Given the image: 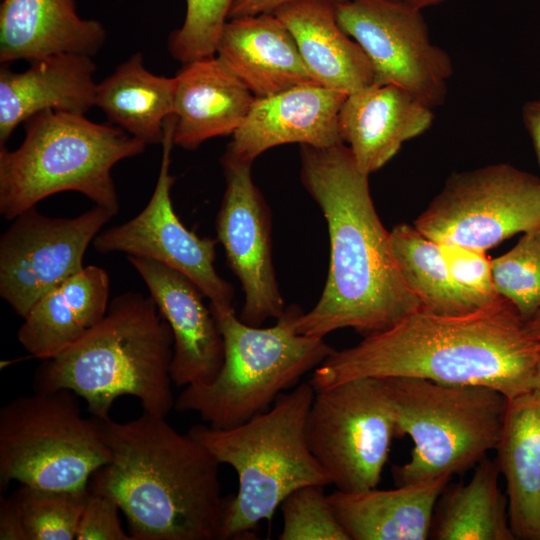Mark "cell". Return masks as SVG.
Listing matches in <instances>:
<instances>
[{"mask_svg":"<svg viewBox=\"0 0 540 540\" xmlns=\"http://www.w3.org/2000/svg\"><path fill=\"white\" fill-rule=\"evenodd\" d=\"M301 181L326 219L330 241L327 280L317 304L296 319L299 334L324 338L353 328L381 332L421 310L405 283L374 207L368 174L341 142L301 145Z\"/></svg>","mask_w":540,"mask_h":540,"instance_id":"6da1fadb","label":"cell"},{"mask_svg":"<svg viewBox=\"0 0 540 540\" xmlns=\"http://www.w3.org/2000/svg\"><path fill=\"white\" fill-rule=\"evenodd\" d=\"M540 343L504 298L464 315L423 310L335 350L315 368V391L360 378L408 377L496 389L509 399L533 390Z\"/></svg>","mask_w":540,"mask_h":540,"instance_id":"7a4b0ae2","label":"cell"},{"mask_svg":"<svg viewBox=\"0 0 540 540\" xmlns=\"http://www.w3.org/2000/svg\"><path fill=\"white\" fill-rule=\"evenodd\" d=\"M166 417L102 421L112 458L90 489L111 497L126 516L132 540H221L228 496L218 460Z\"/></svg>","mask_w":540,"mask_h":540,"instance_id":"3957f363","label":"cell"},{"mask_svg":"<svg viewBox=\"0 0 540 540\" xmlns=\"http://www.w3.org/2000/svg\"><path fill=\"white\" fill-rule=\"evenodd\" d=\"M172 330L151 296L115 297L104 318L81 339L35 372V392L66 389L82 397L93 417L110 418L114 401L137 398L143 412L166 417L172 392Z\"/></svg>","mask_w":540,"mask_h":540,"instance_id":"277c9868","label":"cell"},{"mask_svg":"<svg viewBox=\"0 0 540 540\" xmlns=\"http://www.w3.org/2000/svg\"><path fill=\"white\" fill-rule=\"evenodd\" d=\"M315 393L311 382H302L240 425H194L188 430L238 476V492L228 496L221 540L255 536L258 524L271 521L291 492L305 485L331 484L306 440V420Z\"/></svg>","mask_w":540,"mask_h":540,"instance_id":"5b68a950","label":"cell"},{"mask_svg":"<svg viewBox=\"0 0 540 540\" xmlns=\"http://www.w3.org/2000/svg\"><path fill=\"white\" fill-rule=\"evenodd\" d=\"M25 123L18 148L0 147V214L13 220L50 195L74 191L116 215L111 170L146 144L120 127L79 114L44 111Z\"/></svg>","mask_w":540,"mask_h":540,"instance_id":"8992f818","label":"cell"},{"mask_svg":"<svg viewBox=\"0 0 540 540\" xmlns=\"http://www.w3.org/2000/svg\"><path fill=\"white\" fill-rule=\"evenodd\" d=\"M209 308L224 340L223 365L210 383L186 386L175 408L199 413L212 427H234L265 412L334 351L324 338L295 331L303 312L296 305L266 328L244 323L233 306Z\"/></svg>","mask_w":540,"mask_h":540,"instance_id":"52a82bcc","label":"cell"},{"mask_svg":"<svg viewBox=\"0 0 540 540\" xmlns=\"http://www.w3.org/2000/svg\"><path fill=\"white\" fill-rule=\"evenodd\" d=\"M392 397L396 437L408 435L411 458L392 469L397 486L462 473L496 449L509 398L486 386L384 378Z\"/></svg>","mask_w":540,"mask_h":540,"instance_id":"ba28073f","label":"cell"},{"mask_svg":"<svg viewBox=\"0 0 540 540\" xmlns=\"http://www.w3.org/2000/svg\"><path fill=\"white\" fill-rule=\"evenodd\" d=\"M112 458L103 423L81 414L76 394L34 392L0 409V485L84 490Z\"/></svg>","mask_w":540,"mask_h":540,"instance_id":"9c48e42d","label":"cell"},{"mask_svg":"<svg viewBox=\"0 0 540 540\" xmlns=\"http://www.w3.org/2000/svg\"><path fill=\"white\" fill-rule=\"evenodd\" d=\"M394 437V406L384 378L350 379L315 393L306 440L337 490L376 488Z\"/></svg>","mask_w":540,"mask_h":540,"instance_id":"30bf717a","label":"cell"},{"mask_svg":"<svg viewBox=\"0 0 540 540\" xmlns=\"http://www.w3.org/2000/svg\"><path fill=\"white\" fill-rule=\"evenodd\" d=\"M414 226L438 243L487 252L540 228V179L505 163L454 173Z\"/></svg>","mask_w":540,"mask_h":540,"instance_id":"8fae6325","label":"cell"},{"mask_svg":"<svg viewBox=\"0 0 540 540\" xmlns=\"http://www.w3.org/2000/svg\"><path fill=\"white\" fill-rule=\"evenodd\" d=\"M333 3L340 27L367 56L375 85L398 86L432 109L444 103L453 64L431 41L422 10L394 0Z\"/></svg>","mask_w":540,"mask_h":540,"instance_id":"7c38bea8","label":"cell"},{"mask_svg":"<svg viewBox=\"0 0 540 540\" xmlns=\"http://www.w3.org/2000/svg\"><path fill=\"white\" fill-rule=\"evenodd\" d=\"M96 205L74 218H54L32 207L0 238V296L22 318L49 290L81 271L85 252L114 216Z\"/></svg>","mask_w":540,"mask_h":540,"instance_id":"4fadbf2b","label":"cell"},{"mask_svg":"<svg viewBox=\"0 0 540 540\" xmlns=\"http://www.w3.org/2000/svg\"><path fill=\"white\" fill-rule=\"evenodd\" d=\"M174 122L173 115L165 121L159 175L146 207L131 220L100 232L92 244L101 254L124 252L166 265L191 280L211 305L231 307L233 287L214 266L217 241L190 231L173 208L170 192L175 178L169 170Z\"/></svg>","mask_w":540,"mask_h":540,"instance_id":"5bb4252c","label":"cell"},{"mask_svg":"<svg viewBox=\"0 0 540 540\" xmlns=\"http://www.w3.org/2000/svg\"><path fill=\"white\" fill-rule=\"evenodd\" d=\"M226 189L216 219L218 240L244 292L240 319L260 326L285 311L272 261L271 215L251 175L252 163L223 155Z\"/></svg>","mask_w":540,"mask_h":540,"instance_id":"9a60e30c","label":"cell"},{"mask_svg":"<svg viewBox=\"0 0 540 540\" xmlns=\"http://www.w3.org/2000/svg\"><path fill=\"white\" fill-rule=\"evenodd\" d=\"M174 339L171 378L176 386L208 384L224 362V340L203 293L187 277L157 261L128 255Z\"/></svg>","mask_w":540,"mask_h":540,"instance_id":"2e32d148","label":"cell"},{"mask_svg":"<svg viewBox=\"0 0 540 540\" xmlns=\"http://www.w3.org/2000/svg\"><path fill=\"white\" fill-rule=\"evenodd\" d=\"M346 97L344 93L307 84L256 98L224 154L253 163L266 150L283 144L324 148L341 143L338 119Z\"/></svg>","mask_w":540,"mask_h":540,"instance_id":"e0dca14e","label":"cell"},{"mask_svg":"<svg viewBox=\"0 0 540 540\" xmlns=\"http://www.w3.org/2000/svg\"><path fill=\"white\" fill-rule=\"evenodd\" d=\"M433 120V109L406 90L373 84L347 95L338 126L342 142L369 175L391 160L404 142L428 130Z\"/></svg>","mask_w":540,"mask_h":540,"instance_id":"ac0fdd59","label":"cell"},{"mask_svg":"<svg viewBox=\"0 0 540 540\" xmlns=\"http://www.w3.org/2000/svg\"><path fill=\"white\" fill-rule=\"evenodd\" d=\"M91 56L63 53L36 59L22 72L0 70V145L16 127L44 111L84 115L95 106Z\"/></svg>","mask_w":540,"mask_h":540,"instance_id":"d6986e66","label":"cell"},{"mask_svg":"<svg viewBox=\"0 0 540 540\" xmlns=\"http://www.w3.org/2000/svg\"><path fill=\"white\" fill-rule=\"evenodd\" d=\"M175 81L173 142L187 150L234 134L256 100L218 56L185 63Z\"/></svg>","mask_w":540,"mask_h":540,"instance_id":"ffe728a7","label":"cell"},{"mask_svg":"<svg viewBox=\"0 0 540 540\" xmlns=\"http://www.w3.org/2000/svg\"><path fill=\"white\" fill-rule=\"evenodd\" d=\"M216 53L256 98L317 84L293 35L274 13L228 19Z\"/></svg>","mask_w":540,"mask_h":540,"instance_id":"44dd1931","label":"cell"},{"mask_svg":"<svg viewBox=\"0 0 540 540\" xmlns=\"http://www.w3.org/2000/svg\"><path fill=\"white\" fill-rule=\"evenodd\" d=\"M105 36L99 21L78 15L74 0H3L0 6L2 63L63 53L92 56Z\"/></svg>","mask_w":540,"mask_h":540,"instance_id":"7402d4cb","label":"cell"},{"mask_svg":"<svg viewBox=\"0 0 540 540\" xmlns=\"http://www.w3.org/2000/svg\"><path fill=\"white\" fill-rule=\"evenodd\" d=\"M274 13L293 35L315 82L346 95L374 84L372 66L362 48L337 22L331 0H296Z\"/></svg>","mask_w":540,"mask_h":540,"instance_id":"603a6c76","label":"cell"},{"mask_svg":"<svg viewBox=\"0 0 540 540\" xmlns=\"http://www.w3.org/2000/svg\"><path fill=\"white\" fill-rule=\"evenodd\" d=\"M109 293L107 272L94 265L84 267L34 304L18 330L19 343L38 359L55 357L104 318Z\"/></svg>","mask_w":540,"mask_h":540,"instance_id":"cb8c5ba5","label":"cell"},{"mask_svg":"<svg viewBox=\"0 0 540 540\" xmlns=\"http://www.w3.org/2000/svg\"><path fill=\"white\" fill-rule=\"evenodd\" d=\"M450 478L440 476L391 490H336L328 499L350 540H425Z\"/></svg>","mask_w":540,"mask_h":540,"instance_id":"d4e9b609","label":"cell"},{"mask_svg":"<svg viewBox=\"0 0 540 540\" xmlns=\"http://www.w3.org/2000/svg\"><path fill=\"white\" fill-rule=\"evenodd\" d=\"M496 450L515 539L540 540V390L509 399Z\"/></svg>","mask_w":540,"mask_h":540,"instance_id":"484cf974","label":"cell"},{"mask_svg":"<svg viewBox=\"0 0 540 540\" xmlns=\"http://www.w3.org/2000/svg\"><path fill=\"white\" fill-rule=\"evenodd\" d=\"M175 77L151 73L136 53L97 84L95 106L131 136L162 143L164 125L174 112Z\"/></svg>","mask_w":540,"mask_h":540,"instance_id":"4316f807","label":"cell"},{"mask_svg":"<svg viewBox=\"0 0 540 540\" xmlns=\"http://www.w3.org/2000/svg\"><path fill=\"white\" fill-rule=\"evenodd\" d=\"M496 460L484 457L466 484L445 489L433 513L429 538L437 540H514L508 500L499 487Z\"/></svg>","mask_w":540,"mask_h":540,"instance_id":"83f0119b","label":"cell"},{"mask_svg":"<svg viewBox=\"0 0 540 540\" xmlns=\"http://www.w3.org/2000/svg\"><path fill=\"white\" fill-rule=\"evenodd\" d=\"M390 241L401 275L421 310L454 316L480 309L455 283L438 242L404 223L390 231Z\"/></svg>","mask_w":540,"mask_h":540,"instance_id":"f1b7e54d","label":"cell"},{"mask_svg":"<svg viewBox=\"0 0 540 540\" xmlns=\"http://www.w3.org/2000/svg\"><path fill=\"white\" fill-rule=\"evenodd\" d=\"M27 540H73L88 498L84 490L17 489Z\"/></svg>","mask_w":540,"mask_h":540,"instance_id":"f546056e","label":"cell"},{"mask_svg":"<svg viewBox=\"0 0 540 540\" xmlns=\"http://www.w3.org/2000/svg\"><path fill=\"white\" fill-rule=\"evenodd\" d=\"M495 288L528 321L540 309V228L523 233L512 249L492 260Z\"/></svg>","mask_w":540,"mask_h":540,"instance_id":"4dcf8cb0","label":"cell"},{"mask_svg":"<svg viewBox=\"0 0 540 540\" xmlns=\"http://www.w3.org/2000/svg\"><path fill=\"white\" fill-rule=\"evenodd\" d=\"M323 485H305L282 502L280 540H350L337 519Z\"/></svg>","mask_w":540,"mask_h":540,"instance_id":"1f68e13d","label":"cell"},{"mask_svg":"<svg viewBox=\"0 0 540 540\" xmlns=\"http://www.w3.org/2000/svg\"><path fill=\"white\" fill-rule=\"evenodd\" d=\"M235 0H186L182 26L168 41L171 55L182 63L214 56Z\"/></svg>","mask_w":540,"mask_h":540,"instance_id":"d6a6232c","label":"cell"},{"mask_svg":"<svg viewBox=\"0 0 540 540\" xmlns=\"http://www.w3.org/2000/svg\"><path fill=\"white\" fill-rule=\"evenodd\" d=\"M450 273L460 290L480 309L499 302L486 252L455 244L439 243Z\"/></svg>","mask_w":540,"mask_h":540,"instance_id":"836d02e7","label":"cell"},{"mask_svg":"<svg viewBox=\"0 0 540 540\" xmlns=\"http://www.w3.org/2000/svg\"><path fill=\"white\" fill-rule=\"evenodd\" d=\"M119 511L111 497L89 488L76 540H132L122 527Z\"/></svg>","mask_w":540,"mask_h":540,"instance_id":"e575fe53","label":"cell"},{"mask_svg":"<svg viewBox=\"0 0 540 540\" xmlns=\"http://www.w3.org/2000/svg\"><path fill=\"white\" fill-rule=\"evenodd\" d=\"M0 539L27 540L19 498L14 492L9 497H1Z\"/></svg>","mask_w":540,"mask_h":540,"instance_id":"d590c367","label":"cell"},{"mask_svg":"<svg viewBox=\"0 0 540 540\" xmlns=\"http://www.w3.org/2000/svg\"><path fill=\"white\" fill-rule=\"evenodd\" d=\"M296 0H235L229 12V19L272 13L280 6ZM340 2L346 0H331Z\"/></svg>","mask_w":540,"mask_h":540,"instance_id":"8d00e7d4","label":"cell"},{"mask_svg":"<svg viewBox=\"0 0 540 540\" xmlns=\"http://www.w3.org/2000/svg\"><path fill=\"white\" fill-rule=\"evenodd\" d=\"M522 115L540 165V99L527 102Z\"/></svg>","mask_w":540,"mask_h":540,"instance_id":"74e56055","label":"cell"},{"mask_svg":"<svg viewBox=\"0 0 540 540\" xmlns=\"http://www.w3.org/2000/svg\"><path fill=\"white\" fill-rule=\"evenodd\" d=\"M406 5L412 6L414 8L423 10L428 7L439 5L447 0H394Z\"/></svg>","mask_w":540,"mask_h":540,"instance_id":"f35d334b","label":"cell"},{"mask_svg":"<svg viewBox=\"0 0 540 540\" xmlns=\"http://www.w3.org/2000/svg\"><path fill=\"white\" fill-rule=\"evenodd\" d=\"M527 326L533 336L539 341L540 343V309L536 312V314L527 321Z\"/></svg>","mask_w":540,"mask_h":540,"instance_id":"ab89813d","label":"cell"},{"mask_svg":"<svg viewBox=\"0 0 540 540\" xmlns=\"http://www.w3.org/2000/svg\"><path fill=\"white\" fill-rule=\"evenodd\" d=\"M533 389L540 390V355L536 365V370L533 378Z\"/></svg>","mask_w":540,"mask_h":540,"instance_id":"60d3db41","label":"cell"}]
</instances>
